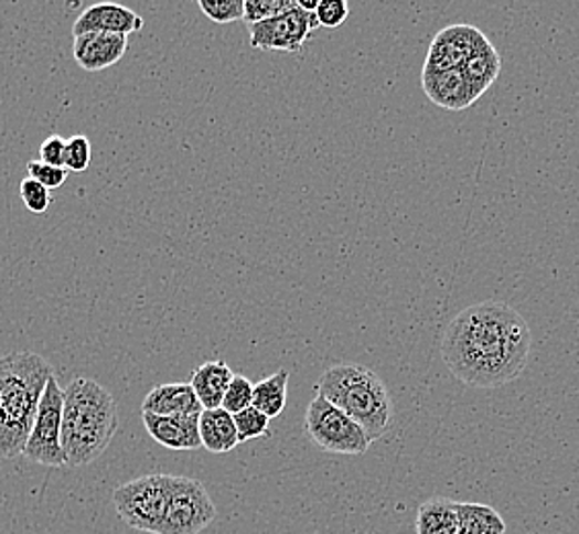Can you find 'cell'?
Segmentation results:
<instances>
[{"instance_id":"1","label":"cell","mask_w":579,"mask_h":534,"mask_svg":"<svg viewBox=\"0 0 579 534\" xmlns=\"http://www.w3.org/2000/svg\"><path fill=\"white\" fill-rule=\"evenodd\" d=\"M533 345V333L521 312L487 300L459 312L442 338L448 371L462 385L497 388L521 376Z\"/></svg>"},{"instance_id":"2","label":"cell","mask_w":579,"mask_h":534,"mask_svg":"<svg viewBox=\"0 0 579 534\" xmlns=\"http://www.w3.org/2000/svg\"><path fill=\"white\" fill-rule=\"evenodd\" d=\"M52 364L33 352L0 357V459L21 457L30 440Z\"/></svg>"},{"instance_id":"3","label":"cell","mask_w":579,"mask_h":534,"mask_svg":"<svg viewBox=\"0 0 579 534\" xmlns=\"http://www.w3.org/2000/svg\"><path fill=\"white\" fill-rule=\"evenodd\" d=\"M118 426V405L104 385L78 376L64 388L62 450L68 467H85L99 459Z\"/></svg>"},{"instance_id":"4","label":"cell","mask_w":579,"mask_h":534,"mask_svg":"<svg viewBox=\"0 0 579 534\" xmlns=\"http://www.w3.org/2000/svg\"><path fill=\"white\" fill-rule=\"evenodd\" d=\"M317 395L352 417L371 442L385 436L393 419V399L383 378L360 364H335L321 374Z\"/></svg>"},{"instance_id":"5","label":"cell","mask_w":579,"mask_h":534,"mask_svg":"<svg viewBox=\"0 0 579 534\" xmlns=\"http://www.w3.org/2000/svg\"><path fill=\"white\" fill-rule=\"evenodd\" d=\"M173 476H147L132 479L114 491L119 519L130 528L159 534L163 526Z\"/></svg>"},{"instance_id":"6","label":"cell","mask_w":579,"mask_h":534,"mask_svg":"<svg viewBox=\"0 0 579 534\" xmlns=\"http://www.w3.org/2000/svg\"><path fill=\"white\" fill-rule=\"evenodd\" d=\"M304 431L314 445L329 455L360 457L371 448L368 434L328 399L317 395L304 414Z\"/></svg>"},{"instance_id":"7","label":"cell","mask_w":579,"mask_h":534,"mask_svg":"<svg viewBox=\"0 0 579 534\" xmlns=\"http://www.w3.org/2000/svg\"><path fill=\"white\" fill-rule=\"evenodd\" d=\"M216 520V505L202 481L192 477L171 479V498L159 534H200Z\"/></svg>"},{"instance_id":"8","label":"cell","mask_w":579,"mask_h":534,"mask_svg":"<svg viewBox=\"0 0 579 534\" xmlns=\"http://www.w3.org/2000/svg\"><path fill=\"white\" fill-rule=\"evenodd\" d=\"M62 407H64V388H60L56 376H52L45 386L30 440L23 450L25 459L44 467L66 464L62 450Z\"/></svg>"},{"instance_id":"9","label":"cell","mask_w":579,"mask_h":534,"mask_svg":"<svg viewBox=\"0 0 579 534\" xmlns=\"http://www.w3.org/2000/svg\"><path fill=\"white\" fill-rule=\"evenodd\" d=\"M319 28L314 13H307L300 7L286 11L282 15L274 17L251 25V47L255 50H280V52H300L311 40L312 31Z\"/></svg>"},{"instance_id":"10","label":"cell","mask_w":579,"mask_h":534,"mask_svg":"<svg viewBox=\"0 0 579 534\" xmlns=\"http://www.w3.org/2000/svg\"><path fill=\"white\" fill-rule=\"evenodd\" d=\"M485 42L487 38L483 35V31L473 25H450L433 38L423 73H444L462 68L476 47Z\"/></svg>"},{"instance_id":"11","label":"cell","mask_w":579,"mask_h":534,"mask_svg":"<svg viewBox=\"0 0 579 534\" xmlns=\"http://www.w3.org/2000/svg\"><path fill=\"white\" fill-rule=\"evenodd\" d=\"M142 28H144V19L132 9L116 2H101V4H93L76 17L73 33L78 38L83 33L99 31V33H118L128 38L130 33H136Z\"/></svg>"},{"instance_id":"12","label":"cell","mask_w":579,"mask_h":534,"mask_svg":"<svg viewBox=\"0 0 579 534\" xmlns=\"http://www.w3.org/2000/svg\"><path fill=\"white\" fill-rule=\"evenodd\" d=\"M128 50V38L118 33H83L75 38L73 56L87 73H99L124 58Z\"/></svg>"},{"instance_id":"13","label":"cell","mask_w":579,"mask_h":534,"mask_svg":"<svg viewBox=\"0 0 579 534\" xmlns=\"http://www.w3.org/2000/svg\"><path fill=\"white\" fill-rule=\"evenodd\" d=\"M421 87L430 97L431 104L450 111H461L479 99L461 68L444 73H421Z\"/></svg>"},{"instance_id":"14","label":"cell","mask_w":579,"mask_h":534,"mask_svg":"<svg viewBox=\"0 0 579 534\" xmlns=\"http://www.w3.org/2000/svg\"><path fill=\"white\" fill-rule=\"evenodd\" d=\"M144 428L154 442L169 450H197L202 448L200 438V416H152L142 414Z\"/></svg>"},{"instance_id":"15","label":"cell","mask_w":579,"mask_h":534,"mask_svg":"<svg viewBox=\"0 0 579 534\" xmlns=\"http://www.w3.org/2000/svg\"><path fill=\"white\" fill-rule=\"evenodd\" d=\"M204 412L190 383L154 386L142 400V414L152 416H200Z\"/></svg>"},{"instance_id":"16","label":"cell","mask_w":579,"mask_h":534,"mask_svg":"<svg viewBox=\"0 0 579 534\" xmlns=\"http://www.w3.org/2000/svg\"><path fill=\"white\" fill-rule=\"evenodd\" d=\"M235 378V372L223 360H212L197 366L190 376V385L204 409L223 407L224 393Z\"/></svg>"},{"instance_id":"17","label":"cell","mask_w":579,"mask_h":534,"mask_svg":"<svg viewBox=\"0 0 579 534\" xmlns=\"http://www.w3.org/2000/svg\"><path fill=\"white\" fill-rule=\"evenodd\" d=\"M200 438H202V448L214 455H224L230 452L238 446L237 426L235 417L223 407L218 409H204L200 414Z\"/></svg>"},{"instance_id":"18","label":"cell","mask_w":579,"mask_h":534,"mask_svg":"<svg viewBox=\"0 0 579 534\" xmlns=\"http://www.w3.org/2000/svg\"><path fill=\"white\" fill-rule=\"evenodd\" d=\"M457 504L450 498H431L417 508L416 534H459Z\"/></svg>"},{"instance_id":"19","label":"cell","mask_w":579,"mask_h":534,"mask_svg":"<svg viewBox=\"0 0 579 534\" xmlns=\"http://www.w3.org/2000/svg\"><path fill=\"white\" fill-rule=\"evenodd\" d=\"M461 71L467 76V81L471 83V87L476 90V95L481 97L495 83V78L500 76L502 58H500L497 50L487 40L485 44L476 47L473 56L464 62Z\"/></svg>"},{"instance_id":"20","label":"cell","mask_w":579,"mask_h":534,"mask_svg":"<svg viewBox=\"0 0 579 534\" xmlns=\"http://www.w3.org/2000/svg\"><path fill=\"white\" fill-rule=\"evenodd\" d=\"M459 534H505L507 524L502 514L487 504L459 502Z\"/></svg>"},{"instance_id":"21","label":"cell","mask_w":579,"mask_h":534,"mask_svg":"<svg viewBox=\"0 0 579 534\" xmlns=\"http://www.w3.org/2000/svg\"><path fill=\"white\" fill-rule=\"evenodd\" d=\"M288 371H278L268 378L259 381L253 388V407L266 414L269 419L282 416L288 399Z\"/></svg>"},{"instance_id":"22","label":"cell","mask_w":579,"mask_h":534,"mask_svg":"<svg viewBox=\"0 0 579 534\" xmlns=\"http://www.w3.org/2000/svg\"><path fill=\"white\" fill-rule=\"evenodd\" d=\"M235 417V426H237L238 445H245L249 440H257V438H264L269 434V419L266 414H261L259 409L249 407L245 412H240Z\"/></svg>"},{"instance_id":"23","label":"cell","mask_w":579,"mask_h":534,"mask_svg":"<svg viewBox=\"0 0 579 534\" xmlns=\"http://www.w3.org/2000/svg\"><path fill=\"white\" fill-rule=\"evenodd\" d=\"M253 388H255V385L247 376L235 374V378L230 381V385L224 393V412H228L230 416H237L240 412L249 409L253 405Z\"/></svg>"},{"instance_id":"24","label":"cell","mask_w":579,"mask_h":534,"mask_svg":"<svg viewBox=\"0 0 579 534\" xmlns=\"http://www.w3.org/2000/svg\"><path fill=\"white\" fill-rule=\"evenodd\" d=\"M294 7H297V0H245V21L251 28L261 21L282 15Z\"/></svg>"},{"instance_id":"25","label":"cell","mask_w":579,"mask_h":534,"mask_svg":"<svg viewBox=\"0 0 579 534\" xmlns=\"http://www.w3.org/2000/svg\"><path fill=\"white\" fill-rule=\"evenodd\" d=\"M200 11L214 23H235L245 19V0H218V2H200Z\"/></svg>"},{"instance_id":"26","label":"cell","mask_w":579,"mask_h":534,"mask_svg":"<svg viewBox=\"0 0 579 534\" xmlns=\"http://www.w3.org/2000/svg\"><path fill=\"white\" fill-rule=\"evenodd\" d=\"M90 157H93V147H90V140L87 136L76 134L66 140V163H64L66 171H75V173L87 171Z\"/></svg>"},{"instance_id":"27","label":"cell","mask_w":579,"mask_h":534,"mask_svg":"<svg viewBox=\"0 0 579 534\" xmlns=\"http://www.w3.org/2000/svg\"><path fill=\"white\" fill-rule=\"evenodd\" d=\"M19 195H21L25 209L33 212V214H45L47 209H50V204H52L50 190H45L44 185L37 183L35 179L28 178L25 181H21Z\"/></svg>"},{"instance_id":"28","label":"cell","mask_w":579,"mask_h":534,"mask_svg":"<svg viewBox=\"0 0 579 534\" xmlns=\"http://www.w3.org/2000/svg\"><path fill=\"white\" fill-rule=\"evenodd\" d=\"M317 21L319 28H328V30H335L343 25L350 17V4L345 0H321L319 9H317Z\"/></svg>"},{"instance_id":"29","label":"cell","mask_w":579,"mask_h":534,"mask_svg":"<svg viewBox=\"0 0 579 534\" xmlns=\"http://www.w3.org/2000/svg\"><path fill=\"white\" fill-rule=\"evenodd\" d=\"M28 173H30L31 179H35L37 183H42L45 190H56V188H62L64 181L68 178V171H66V169H60V167H52V164L42 163L40 159L28 163Z\"/></svg>"},{"instance_id":"30","label":"cell","mask_w":579,"mask_h":534,"mask_svg":"<svg viewBox=\"0 0 579 534\" xmlns=\"http://www.w3.org/2000/svg\"><path fill=\"white\" fill-rule=\"evenodd\" d=\"M40 161L64 169V163H66V140L60 138V136L45 138L42 147H40Z\"/></svg>"},{"instance_id":"31","label":"cell","mask_w":579,"mask_h":534,"mask_svg":"<svg viewBox=\"0 0 579 534\" xmlns=\"http://www.w3.org/2000/svg\"><path fill=\"white\" fill-rule=\"evenodd\" d=\"M298 7L302 9V11H307V13H317V9H319V0H297Z\"/></svg>"}]
</instances>
